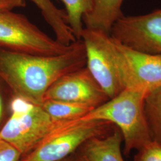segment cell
Returning a JSON list of instances; mask_svg holds the SVG:
<instances>
[{
	"mask_svg": "<svg viewBox=\"0 0 161 161\" xmlns=\"http://www.w3.org/2000/svg\"><path fill=\"white\" fill-rule=\"evenodd\" d=\"M81 40L59 55L42 56L0 48V80L13 96L42 106L48 88L62 76L86 66Z\"/></svg>",
	"mask_w": 161,
	"mask_h": 161,
	"instance_id": "obj_1",
	"label": "cell"
},
{
	"mask_svg": "<svg viewBox=\"0 0 161 161\" xmlns=\"http://www.w3.org/2000/svg\"><path fill=\"white\" fill-rule=\"evenodd\" d=\"M147 94L125 88L80 119L108 121L114 124L121 131L124 153L128 156L132 150L141 149L153 141L144 112Z\"/></svg>",
	"mask_w": 161,
	"mask_h": 161,
	"instance_id": "obj_2",
	"label": "cell"
},
{
	"mask_svg": "<svg viewBox=\"0 0 161 161\" xmlns=\"http://www.w3.org/2000/svg\"><path fill=\"white\" fill-rule=\"evenodd\" d=\"M114 124L102 120L56 122L34 148L19 161H59L68 157L87 140L114 131Z\"/></svg>",
	"mask_w": 161,
	"mask_h": 161,
	"instance_id": "obj_3",
	"label": "cell"
},
{
	"mask_svg": "<svg viewBox=\"0 0 161 161\" xmlns=\"http://www.w3.org/2000/svg\"><path fill=\"white\" fill-rule=\"evenodd\" d=\"M11 114L0 130V138L19 151L28 153L49 132L55 122L41 106L13 96Z\"/></svg>",
	"mask_w": 161,
	"mask_h": 161,
	"instance_id": "obj_4",
	"label": "cell"
},
{
	"mask_svg": "<svg viewBox=\"0 0 161 161\" xmlns=\"http://www.w3.org/2000/svg\"><path fill=\"white\" fill-rule=\"evenodd\" d=\"M73 43V42H72ZM66 46L42 31L23 14L0 11V48L21 53L54 56L67 52Z\"/></svg>",
	"mask_w": 161,
	"mask_h": 161,
	"instance_id": "obj_5",
	"label": "cell"
},
{
	"mask_svg": "<svg viewBox=\"0 0 161 161\" xmlns=\"http://www.w3.org/2000/svg\"><path fill=\"white\" fill-rule=\"evenodd\" d=\"M107 44L124 89L148 93L161 86V55L134 50L110 35Z\"/></svg>",
	"mask_w": 161,
	"mask_h": 161,
	"instance_id": "obj_6",
	"label": "cell"
},
{
	"mask_svg": "<svg viewBox=\"0 0 161 161\" xmlns=\"http://www.w3.org/2000/svg\"><path fill=\"white\" fill-rule=\"evenodd\" d=\"M110 35L134 50L161 55V8L144 15H124L114 25Z\"/></svg>",
	"mask_w": 161,
	"mask_h": 161,
	"instance_id": "obj_7",
	"label": "cell"
},
{
	"mask_svg": "<svg viewBox=\"0 0 161 161\" xmlns=\"http://www.w3.org/2000/svg\"><path fill=\"white\" fill-rule=\"evenodd\" d=\"M109 35L84 28L81 35L86 52V66L110 98L124 89L110 56L107 39Z\"/></svg>",
	"mask_w": 161,
	"mask_h": 161,
	"instance_id": "obj_8",
	"label": "cell"
},
{
	"mask_svg": "<svg viewBox=\"0 0 161 161\" xmlns=\"http://www.w3.org/2000/svg\"><path fill=\"white\" fill-rule=\"evenodd\" d=\"M47 99L84 104L96 108L109 98L85 66L56 80L45 94L44 100Z\"/></svg>",
	"mask_w": 161,
	"mask_h": 161,
	"instance_id": "obj_9",
	"label": "cell"
},
{
	"mask_svg": "<svg viewBox=\"0 0 161 161\" xmlns=\"http://www.w3.org/2000/svg\"><path fill=\"white\" fill-rule=\"evenodd\" d=\"M123 137L116 127L114 131L103 136L90 138L81 146L80 161H124L121 144Z\"/></svg>",
	"mask_w": 161,
	"mask_h": 161,
	"instance_id": "obj_10",
	"label": "cell"
},
{
	"mask_svg": "<svg viewBox=\"0 0 161 161\" xmlns=\"http://www.w3.org/2000/svg\"><path fill=\"white\" fill-rule=\"evenodd\" d=\"M124 0H92V10L82 22L87 29L110 35L115 22L124 16L121 10Z\"/></svg>",
	"mask_w": 161,
	"mask_h": 161,
	"instance_id": "obj_11",
	"label": "cell"
},
{
	"mask_svg": "<svg viewBox=\"0 0 161 161\" xmlns=\"http://www.w3.org/2000/svg\"><path fill=\"white\" fill-rule=\"evenodd\" d=\"M40 10L42 16L52 28L55 38L60 43L69 46L76 41L67 22L66 12L58 8L53 0H29Z\"/></svg>",
	"mask_w": 161,
	"mask_h": 161,
	"instance_id": "obj_12",
	"label": "cell"
},
{
	"mask_svg": "<svg viewBox=\"0 0 161 161\" xmlns=\"http://www.w3.org/2000/svg\"><path fill=\"white\" fill-rule=\"evenodd\" d=\"M41 106L54 122L80 119L94 109L84 104L52 99L44 100Z\"/></svg>",
	"mask_w": 161,
	"mask_h": 161,
	"instance_id": "obj_13",
	"label": "cell"
},
{
	"mask_svg": "<svg viewBox=\"0 0 161 161\" xmlns=\"http://www.w3.org/2000/svg\"><path fill=\"white\" fill-rule=\"evenodd\" d=\"M144 112L151 138L161 142V86L146 94Z\"/></svg>",
	"mask_w": 161,
	"mask_h": 161,
	"instance_id": "obj_14",
	"label": "cell"
},
{
	"mask_svg": "<svg viewBox=\"0 0 161 161\" xmlns=\"http://www.w3.org/2000/svg\"><path fill=\"white\" fill-rule=\"evenodd\" d=\"M65 7L67 22L76 40H80L84 29L83 16L90 12L92 6V0H60Z\"/></svg>",
	"mask_w": 161,
	"mask_h": 161,
	"instance_id": "obj_15",
	"label": "cell"
},
{
	"mask_svg": "<svg viewBox=\"0 0 161 161\" xmlns=\"http://www.w3.org/2000/svg\"><path fill=\"white\" fill-rule=\"evenodd\" d=\"M134 161H161V142L152 141L134 156Z\"/></svg>",
	"mask_w": 161,
	"mask_h": 161,
	"instance_id": "obj_16",
	"label": "cell"
},
{
	"mask_svg": "<svg viewBox=\"0 0 161 161\" xmlns=\"http://www.w3.org/2000/svg\"><path fill=\"white\" fill-rule=\"evenodd\" d=\"M21 158L18 150L0 138V161H19Z\"/></svg>",
	"mask_w": 161,
	"mask_h": 161,
	"instance_id": "obj_17",
	"label": "cell"
},
{
	"mask_svg": "<svg viewBox=\"0 0 161 161\" xmlns=\"http://www.w3.org/2000/svg\"><path fill=\"white\" fill-rule=\"evenodd\" d=\"M25 6L26 0H0V11L13 10Z\"/></svg>",
	"mask_w": 161,
	"mask_h": 161,
	"instance_id": "obj_18",
	"label": "cell"
},
{
	"mask_svg": "<svg viewBox=\"0 0 161 161\" xmlns=\"http://www.w3.org/2000/svg\"><path fill=\"white\" fill-rule=\"evenodd\" d=\"M1 82V80H0V83ZM4 114V98H3L2 92L0 90V123L2 121Z\"/></svg>",
	"mask_w": 161,
	"mask_h": 161,
	"instance_id": "obj_19",
	"label": "cell"
},
{
	"mask_svg": "<svg viewBox=\"0 0 161 161\" xmlns=\"http://www.w3.org/2000/svg\"><path fill=\"white\" fill-rule=\"evenodd\" d=\"M80 161L79 160V159H78V158H77V159H72V158H64V159H62V160H60V161Z\"/></svg>",
	"mask_w": 161,
	"mask_h": 161,
	"instance_id": "obj_20",
	"label": "cell"
}]
</instances>
